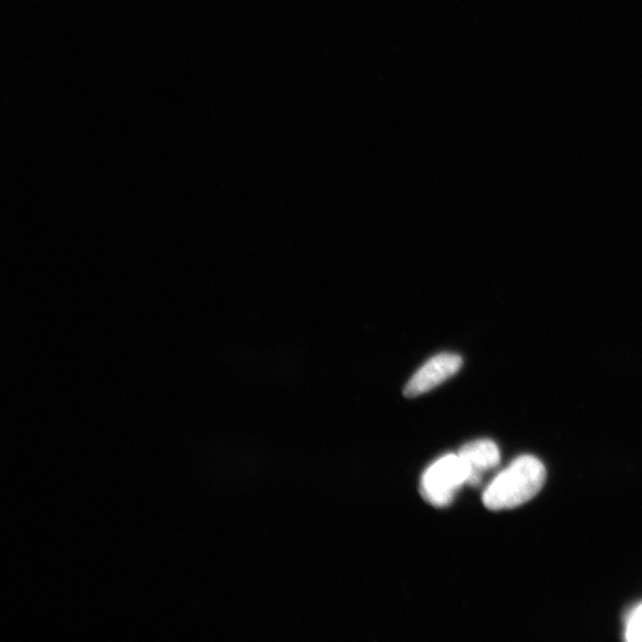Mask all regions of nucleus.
<instances>
[{
	"mask_svg": "<svg viewBox=\"0 0 642 642\" xmlns=\"http://www.w3.org/2000/svg\"><path fill=\"white\" fill-rule=\"evenodd\" d=\"M546 480L547 469L540 459L520 456L486 486L483 504L491 511L519 507L540 492Z\"/></svg>",
	"mask_w": 642,
	"mask_h": 642,
	"instance_id": "1",
	"label": "nucleus"
},
{
	"mask_svg": "<svg viewBox=\"0 0 642 642\" xmlns=\"http://www.w3.org/2000/svg\"><path fill=\"white\" fill-rule=\"evenodd\" d=\"M469 471L459 455H446L423 474L421 493L429 505L445 508L452 504L460 488L468 484Z\"/></svg>",
	"mask_w": 642,
	"mask_h": 642,
	"instance_id": "2",
	"label": "nucleus"
},
{
	"mask_svg": "<svg viewBox=\"0 0 642 642\" xmlns=\"http://www.w3.org/2000/svg\"><path fill=\"white\" fill-rule=\"evenodd\" d=\"M463 367V358L457 354L443 353L428 359L413 376L403 394L421 397L452 378Z\"/></svg>",
	"mask_w": 642,
	"mask_h": 642,
	"instance_id": "3",
	"label": "nucleus"
},
{
	"mask_svg": "<svg viewBox=\"0 0 642 642\" xmlns=\"http://www.w3.org/2000/svg\"><path fill=\"white\" fill-rule=\"evenodd\" d=\"M469 471V485H479L485 472L496 468L501 460L498 446L490 439L471 442L458 452Z\"/></svg>",
	"mask_w": 642,
	"mask_h": 642,
	"instance_id": "4",
	"label": "nucleus"
},
{
	"mask_svg": "<svg viewBox=\"0 0 642 642\" xmlns=\"http://www.w3.org/2000/svg\"><path fill=\"white\" fill-rule=\"evenodd\" d=\"M624 635L628 641L642 642V604L628 614Z\"/></svg>",
	"mask_w": 642,
	"mask_h": 642,
	"instance_id": "5",
	"label": "nucleus"
}]
</instances>
